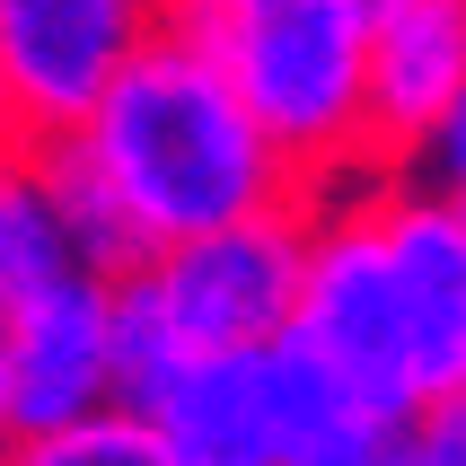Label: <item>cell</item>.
<instances>
[{
	"mask_svg": "<svg viewBox=\"0 0 466 466\" xmlns=\"http://www.w3.org/2000/svg\"><path fill=\"white\" fill-rule=\"evenodd\" d=\"M396 458L405 466H466V405H422L414 422H405V441H396Z\"/></svg>",
	"mask_w": 466,
	"mask_h": 466,
	"instance_id": "cell-13",
	"label": "cell"
},
{
	"mask_svg": "<svg viewBox=\"0 0 466 466\" xmlns=\"http://www.w3.org/2000/svg\"><path fill=\"white\" fill-rule=\"evenodd\" d=\"M396 466H405V458H396Z\"/></svg>",
	"mask_w": 466,
	"mask_h": 466,
	"instance_id": "cell-18",
	"label": "cell"
},
{
	"mask_svg": "<svg viewBox=\"0 0 466 466\" xmlns=\"http://www.w3.org/2000/svg\"><path fill=\"white\" fill-rule=\"evenodd\" d=\"M97 185L124 203V229L141 247V264L185 247L203 229H229V220H256V211L309 203V185L290 167L264 124L229 97V79L211 71L194 45H177L167 26H150L132 62L115 71L88 124L62 132Z\"/></svg>",
	"mask_w": 466,
	"mask_h": 466,
	"instance_id": "cell-1",
	"label": "cell"
},
{
	"mask_svg": "<svg viewBox=\"0 0 466 466\" xmlns=\"http://www.w3.org/2000/svg\"><path fill=\"white\" fill-rule=\"evenodd\" d=\"M124 9H132V18H150V26H158L167 9H177V0H124Z\"/></svg>",
	"mask_w": 466,
	"mask_h": 466,
	"instance_id": "cell-14",
	"label": "cell"
},
{
	"mask_svg": "<svg viewBox=\"0 0 466 466\" xmlns=\"http://www.w3.org/2000/svg\"><path fill=\"white\" fill-rule=\"evenodd\" d=\"M396 177H422L431 194H449V185L466 177V88L441 106V124L422 132V150H414V167H396Z\"/></svg>",
	"mask_w": 466,
	"mask_h": 466,
	"instance_id": "cell-12",
	"label": "cell"
},
{
	"mask_svg": "<svg viewBox=\"0 0 466 466\" xmlns=\"http://www.w3.org/2000/svg\"><path fill=\"white\" fill-rule=\"evenodd\" d=\"M132 414L158 431L167 466H282L273 396H264V343L256 352H185Z\"/></svg>",
	"mask_w": 466,
	"mask_h": 466,
	"instance_id": "cell-8",
	"label": "cell"
},
{
	"mask_svg": "<svg viewBox=\"0 0 466 466\" xmlns=\"http://www.w3.org/2000/svg\"><path fill=\"white\" fill-rule=\"evenodd\" d=\"M79 273L88 264H79V238H71V220H62V203L45 185V158L0 150V317L62 290V282H79Z\"/></svg>",
	"mask_w": 466,
	"mask_h": 466,
	"instance_id": "cell-10",
	"label": "cell"
},
{
	"mask_svg": "<svg viewBox=\"0 0 466 466\" xmlns=\"http://www.w3.org/2000/svg\"><path fill=\"white\" fill-rule=\"evenodd\" d=\"M0 441H9V405H0Z\"/></svg>",
	"mask_w": 466,
	"mask_h": 466,
	"instance_id": "cell-17",
	"label": "cell"
},
{
	"mask_svg": "<svg viewBox=\"0 0 466 466\" xmlns=\"http://www.w3.org/2000/svg\"><path fill=\"white\" fill-rule=\"evenodd\" d=\"M158 26L229 79L309 194L370 167V0H177Z\"/></svg>",
	"mask_w": 466,
	"mask_h": 466,
	"instance_id": "cell-2",
	"label": "cell"
},
{
	"mask_svg": "<svg viewBox=\"0 0 466 466\" xmlns=\"http://www.w3.org/2000/svg\"><path fill=\"white\" fill-rule=\"evenodd\" d=\"M299 238H309V203L256 211L229 229H203L141 264L150 299L167 309L185 352H256V343L290 335L299 309Z\"/></svg>",
	"mask_w": 466,
	"mask_h": 466,
	"instance_id": "cell-4",
	"label": "cell"
},
{
	"mask_svg": "<svg viewBox=\"0 0 466 466\" xmlns=\"http://www.w3.org/2000/svg\"><path fill=\"white\" fill-rule=\"evenodd\" d=\"M466 88V0H370V167H414Z\"/></svg>",
	"mask_w": 466,
	"mask_h": 466,
	"instance_id": "cell-7",
	"label": "cell"
},
{
	"mask_svg": "<svg viewBox=\"0 0 466 466\" xmlns=\"http://www.w3.org/2000/svg\"><path fill=\"white\" fill-rule=\"evenodd\" d=\"M290 335L317 343L370 405H388V414H405V422L449 396V370L458 361H449V343L422 326L414 290H405V273H396L388 220H379V167L309 194Z\"/></svg>",
	"mask_w": 466,
	"mask_h": 466,
	"instance_id": "cell-3",
	"label": "cell"
},
{
	"mask_svg": "<svg viewBox=\"0 0 466 466\" xmlns=\"http://www.w3.org/2000/svg\"><path fill=\"white\" fill-rule=\"evenodd\" d=\"M449 405H466V343H458V370H449Z\"/></svg>",
	"mask_w": 466,
	"mask_h": 466,
	"instance_id": "cell-15",
	"label": "cell"
},
{
	"mask_svg": "<svg viewBox=\"0 0 466 466\" xmlns=\"http://www.w3.org/2000/svg\"><path fill=\"white\" fill-rule=\"evenodd\" d=\"M264 396H273L282 466H396L405 414L370 405L317 343H299V335L264 343Z\"/></svg>",
	"mask_w": 466,
	"mask_h": 466,
	"instance_id": "cell-9",
	"label": "cell"
},
{
	"mask_svg": "<svg viewBox=\"0 0 466 466\" xmlns=\"http://www.w3.org/2000/svg\"><path fill=\"white\" fill-rule=\"evenodd\" d=\"M449 211H458V229H466V177H458V185H449Z\"/></svg>",
	"mask_w": 466,
	"mask_h": 466,
	"instance_id": "cell-16",
	"label": "cell"
},
{
	"mask_svg": "<svg viewBox=\"0 0 466 466\" xmlns=\"http://www.w3.org/2000/svg\"><path fill=\"white\" fill-rule=\"evenodd\" d=\"M150 18L124 0H0V150H45L88 124Z\"/></svg>",
	"mask_w": 466,
	"mask_h": 466,
	"instance_id": "cell-5",
	"label": "cell"
},
{
	"mask_svg": "<svg viewBox=\"0 0 466 466\" xmlns=\"http://www.w3.org/2000/svg\"><path fill=\"white\" fill-rule=\"evenodd\" d=\"M0 466H167V449H158V431L132 405H97V414H79V422L0 441Z\"/></svg>",
	"mask_w": 466,
	"mask_h": 466,
	"instance_id": "cell-11",
	"label": "cell"
},
{
	"mask_svg": "<svg viewBox=\"0 0 466 466\" xmlns=\"http://www.w3.org/2000/svg\"><path fill=\"white\" fill-rule=\"evenodd\" d=\"M0 405H9V441L115 405V343H106L97 273H79V282L0 317Z\"/></svg>",
	"mask_w": 466,
	"mask_h": 466,
	"instance_id": "cell-6",
	"label": "cell"
}]
</instances>
